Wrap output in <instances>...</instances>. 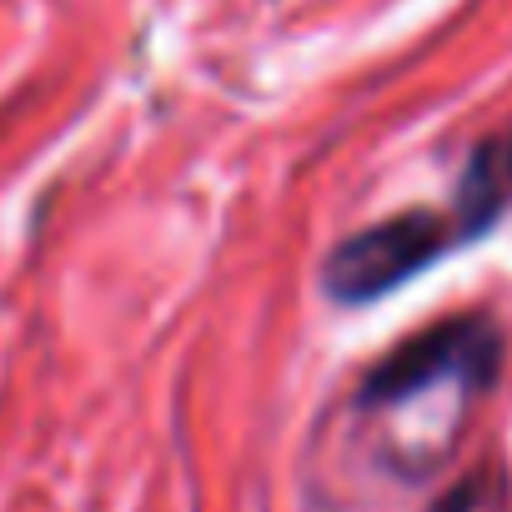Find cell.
<instances>
[{
	"label": "cell",
	"mask_w": 512,
	"mask_h": 512,
	"mask_svg": "<svg viewBox=\"0 0 512 512\" xmlns=\"http://www.w3.org/2000/svg\"><path fill=\"white\" fill-rule=\"evenodd\" d=\"M452 241H472L462 216L442 211H397L377 226H362L342 236L322 262V292L342 307H367L412 282L422 267H432Z\"/></svg>",
	"instance_id": "cell-1"
},
{
	"label": "cell",
	"mask_w": 512,
	"mask_h": 512,
	"mask_svg": "<svg viewBox=\"0 0 512 512\" xmlns=\"http://www.w3.org/2000/svg\"><path fill=\"white\" fill-rule=\"evenodd\" d=\"M497 367H502L497 327L477 312H462V317H447V322L422 327L417 337L397 342L362 377L357 402L362 407H397V402H412L442 382H457L462 392H482L497 377Z\"/></svg>",
	"instance_id": "cell-2"
},
{
	"label": "cell",
	"mask_w": 512,
	"mask_h": 512,
	"mask_svg": "<svg viewBox=\"0 0 512 512\" xmlns=\"http://www.w3.org/2000/svg\"><path fill=\"white\" fill-rule=\"evenodd\" d=\"M477 502H482V482H477V477H467V482H457V487L432 507V512H472Z\"/></svg>",
	"instance_id": "cell-3"
},
{
	"label": "cell",
	"mask_w": 512,
	"mask_h": 512,
	"mask_svg": "<svg viewBox=\"0 0 512 512\" xmlns=\"http://www.w3.org/2000/svg\"><path fill=\"white\" fill-rule=\"evenodd\" d=\"M507 176H512V151H507Z\"/></svg>",
	"instance_id": "cell-4"
}]
</instances>
